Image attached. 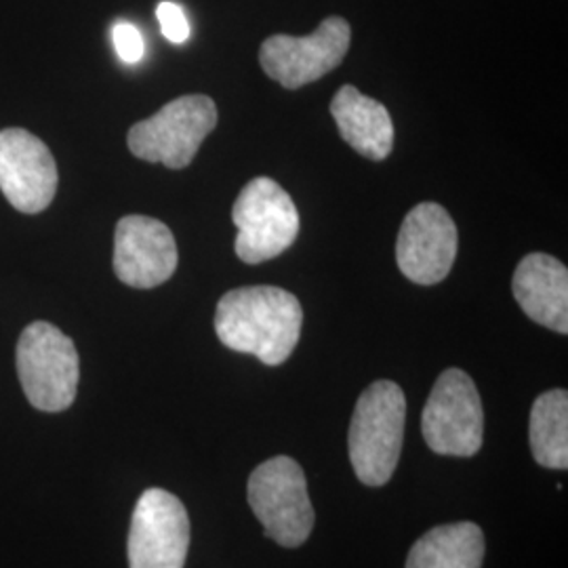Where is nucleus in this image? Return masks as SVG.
<instances>
[{
  "mask_svg": "<svg viewBox=\"0 0 568 568\" xmlns=\"http://www.w3.org/2000/svg\"><path fill=\"white\" fill-rule=\"evenodd\" d=\"M304 310L300 300L278 286H241L217 304L215 331L220 342L251 354L267 366L283 365L302 337Z\"/></svg>",
  "mask_w": 568,
  "mask_h": 568,
  "instance_id": "nucleus-1",
  "label": "nucleus"
},
{
  "mask_svg": "<svg viewBox=\"0 0 568 568\" xmlns=\"http://www.w3.org/2000/svg\"><path fill=\"white\" fill-rule=\"evenodd\" d=\"M406 398L394 382H375L361 394L349 424V462L366 487H384L394 476L405 443Z\"/></svg>",
  "mask_w": 568,
  "mask_h": 568,
  "instance_id": "nucleus-2",
  "label": "nucleus"
},
{
  "mask_svg": "<svg viewBox=\"0 0 568 568\" xmlns=\"http://www.w3.org/2000/svg\"><path fill=\"white\" fill-rule=\"evenodd\" d=\"M16 363L28 403L44 413L70 408L81 379V361L74 342L58 326L32 323L23 328Z\"/></svg>",
  "mask_w": 568,
  "mask_h": 568,
  "instance_id": "nucleus-3",
  "label": "nucleus"
},
{
  "mask_svg": "<svg viewBox=\"0 0 568 568\" xmlns=\"http://www.w3.org/2000/svg\"><path fill=\"white\" fill-rule=\"evenodd\" d=\"M215 126L217 105L211 98L183 95L163 105L154 116L135 122L126 143L131 154L145 163L185 169Z\"/></svg>",
  "mask_w": 568,
  "mask_h": 568,
  "instance_id": "nucleus-4",
  "label": "nucleus"
},
{
  "mask_svg": "<svg viewBox=\"0 0 568 568\" xmlns=\"http://www.w3.org/2000/svg\"><path fill=\"white\" fill-rule=\"evenodd\" d=\"M248 506L265 537L283 548H300L314 528V508L302 466L286 457L267 459L248 478Z\"/></svg>",
  "mask_w": 568,
  "mask_h": 568,
  "instance_id": "nucleus-5",
  "label": "nucleus"
},
{
  "mask_svg": "<svg viewBox=\"0 0 568 568\" xmlns=\"http://www.w3.org/2000/svg\"><path fill=\"white\" fill-rule=\"evenodd\" d=\"M239 230L236 255L244 264H264L295 243L300 234V213L281 183L255 178L244 185L232 209Z\"/></svg>",
  "mask_w": 568,
  "mask_h": 568,
  "instance_id": "nucleus-6",
  "label": "nucleus"
},
{
  "mask_svg": "<svg viewBox=\"0 0 568 568\" xmlns=\"http://www.w3.org/2000/svg\"><path fill=\"white\" fill-rule=\"evenodd\" d=\"M422 432L427 447L438 455L471 457L483 447L485 410L471 377L462 368H447L432 387Z\"/></svg>",
  "mask_w": 568,
  "mask_h": 568,
  "instance_id": "nucleus-7",
  "label": "nucleus"
},
{
  "mask_svg": "<svg viewBox=\"0 0 568 568\" xmlns=\"http://www.w3.org/2000/svg\"><path fill=\"white\" fill-rule=\"evenodd\" d=\"M349 41V23L326 18L310 37H270L260 49V63L272 81L295 91L335 70L347 55Z\"/></svg>",
  "mask_w": 568,
  "mask_h": 568,
  "instance_id": "nucleus-8",
  "label": "nucleus"
},
{
  "mask_svg": "<svg viewBox=\"0 0 568 568\" xmlns=\"http://www.w3.org/2000/svg\"><path fill=\"white\" fill-rule=\"evenodd\" d=\"M126 548L131 568H183L190 518L182 501L163 488H148L133 511Z\"/></svg>",
  "mask_w": 568,
  "mask_h": 568,
  "instance_id": "nucleus-9",
  "label": "nucleus"
},
{
  "mask_svg": "<svg viewBox=\"0 0 568 568\" xmlns=\"http://www.w3.org/2000/svg\"><path fill=\"white\" fill-rule=\"evenodd\" d=\"M457 225L447 209L436 203L417 204L406 213L396 241V262L410 283H443L457 257Z\"/></svg>",
  "mask_w": 568,
  "mask_h": 568,
  "instance_id": "nucleus-10",
  "label": "nucleus"
},
{
  "mask_svg": "<svg viewBox=\"0 0 568 568\" xmlns=\"http://www.w3.org/2000/svg\"><path fill=\"white\" fill-rule=\"evenodd\" d=\"M0 190L9 204L37 215L53 203L58 164L51 150L26 129L0 131Z\"/></svg>",
  "mask_w": 568,
  "mask_h": 568,
  "instance_id": "nucleus-11",
  "label": "nucleus"
},
{
  "mask_svg": "<svg viewBox=\"0 0 568 568\" xmlns=\"http://www.w3.org/2000/svg\"><path fill=\"white\" fill-rule=\"evenodd\" d=\"M178 244L173 232L159 220L126 215L114 232L116 278L133 288H154L178 270Z\"/></svg>",
  "mask_w": 568,
  "mask_h": 568,
  "instance_id": "nucleus-12",
  "label": "nucleus"
},
{
  "mask_svg": "<svg viewBox=\"0 0 568 568\" xmlns=\"http://www.w3.org/2000/svg\"><path fill=\"white\" fill-rule=\"evenodd\" d=\"M511 291L532 323L567 335V265L546 253H530L516 267Z\"/></svg>",
  "mask_w": 568,
  "mask_h": 568,
  "instance_id": "nucleus-13",
  "label": "nucleus"
},
{
  "mask_svg": "<svg viewBox=\"0 0 568 568\" xmlns=\"http://www.w3.org/2000/svg\"><path fill=\"white\" fill-rule=\"evenodd\" d=\"M331 114L337 131L361 156L368 161H386L394 148V124L386 105L363 95L356 87H342L333 102Z\"/></svg>",
  "mask_w": 568,
  "mask_h": 568,
  "instance_id": "nucleus-14",
  "label": "nucleus"
},
{
  "mask_svg": "<svg viewBox=\"0 0 568 568\" xmlns=\"http://www.w3.org/2000/svg\"><path fill=\"white\" fill-rule=\"evenodd\" d=\"M485 548V535L478 525H443L415 541L406 568H483Z\"/></svg>",
  "mask_w": 568,
  "mask_h": 568,
  "instance_id": "nucleus-15",
  "label": "nucleus"
},
{
  "mask_svg": "<svg viewBox=\"0 0 568 568\" xmlns=\"http://www.w3.org/2000/svg\"><path fill=\"white\" fill-rule=\"evenodd\" d=\"M530 450L539 466L548 469L568 467V394L549 389L530 408L528 426Z\"/></svg>",
  "mask_w": 568,
  "mask_h": 568,
  "instance_id": "nucleus-16",
  "label": "nucleus"
},
{
  "mask_svg": "<svg viewBox=\"0 0 568 568\" xmlns=\"http://www.w3.org/2000/svg\"><path fill=\"white\" fill-rule=\"evenodd\" d=\"M156 18H159L161 32L166 41L182 44L190 39V23H187V18L180 4L164 0L156 7Z\"/></svg>",
  "mask_w": 568,
  "mask_h": 568,
  "instance_id": "nucleus-17",
  "label": "nucleus"
},
{
  "mask_svg": "<svg viewBox=\"0 0 568 568\" xmlns=\"http://www.w3.org/2000/svg\"><path fill=\"white\" fill-rule=\"evenodd\" d=\"M112 39H114V47L116 53L124 63H138L143 58V39L142 32L133 26L121 21L114 26L112 30Z\"/></svg>",
  "mask_w": 568,
  "mask_h": 568,
  "instance_id": "nucleus-18",
  "label": "nucleus"
}]
</instances>
